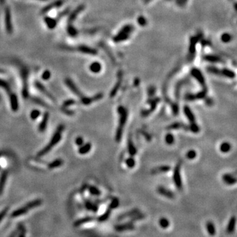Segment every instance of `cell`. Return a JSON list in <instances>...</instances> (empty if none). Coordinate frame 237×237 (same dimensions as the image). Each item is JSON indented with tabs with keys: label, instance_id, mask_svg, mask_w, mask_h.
<instances>
[{
	"label": "cell",
	"instance_id": "obj_1",
	"mask_svg": "<svg viewBox=\"0 0 237 237\" xmlns=\"http://www.w3.org/2000/svg\"><path fill=\"white\" fill-rule=\"evenodd\" d=\"M117 111L119 115V120L118 128L116 130L115 140L117 142H119L122 138L124 127H125L127 121V118H128V111H127V109L125 107L121 106V105L118 107Z\"/></svg>",
	"mask_w": 237,
	"mask_h": 237
},
{
	"label": "cell",
	"instance_id": "obj_2",
	"mask_svg": "<svg viewBox=\"0 0 237 237\" xmlns=\"http://www.w3.org/2000/svg\"><path fill=\"white\" fill-rule=\"evenodd\" d=\"M64 129V126L63 125H60L59 127H58L56 132L55 133L54 135L52 138V139L51 140L50 144L46 146L43 148L42 150H41L40 152H39V154H38V157H40V156H43L45 154H47L50 150L51 149H52L54 146H56L59 141L61 140V133H62V131Z\"/></svg>",
	"mask_w": 237,
	"mask_h": 237
},
{
	"label": "cell",
	"instance_id": "obj_3",
	"mask_svg": "<svg viewBox=\"0 0 237 237\" xmlns=\"http://www.w3.org/2000/svg\"><path fill=\"white\" fill-rule=\"evenodd\" d=\"M183 111L184 114H185L186 117H187V118L188 119L190 123H191V125L189 126V130H191L192 132L194 133H199L200 128L196 122L195 116L192 111L191 109L187 106V105H186L183 108Z\"/></svg>",
	"mask_w": 237,
	"mask_h": 237
},
{
	"label": "cell",
	"instance_id": "obj_4",
	"mask_svg": "<svg viewBox=\"0 0 237 237\" xmlns=\"http://www.w3.org/2000/svg\"><path fill=\"white\" fill-rule=\"evenodd\" d=\"M181 165L182 163L181 162L178 163L175 167L173 171V181L176 187L180 191H181L182 188H183V183H182V178L181 175Z\"/></svg>",
	"mask_w": 237,
	"mask_h": 237
},
{
	"label": "cell",
	"instance_id": "obj_5",
	"mask_svg": "<svg viewBox=\"0 0 237 237\" xmlns=\"http://www.w3.org/2000/svg\"><path fill=\"white\" fill-rule=\"evenodd\" d=\"M40 204H41V201L39 200H35V201H33V202H31L30 203H28L27 205H26L24 207H22V208H20L15 211H14L12 214V216L13 217L19 216H21V215H23L26 212H27L29 209L34 208V207L40 205Z\"/></svg>",
	"mask_w": 237,
	"mask_h": 237
},
{
	"label": "cell",
	"instance_id": "obj_6",
	"mask_svg": "<svg viewBox=\"0 0 237 237\" xmlns=\"http://www.w3.org/2000/svg\"><path fill=\"white\" fill-rule=\"evenodd\" d=\"M5 16L6 30L9 34H11L13 32V26L11 23V12L9 8L5 9Z\"/></svg>",
	"mask_w": 237,
	"mask_h": 237
},
{
	"label": "cell",
	"instance_id": "obj_7",
	"mask_svg": "<svg viewBox=\"0 0 237 237\" xmlns=\"http://www.w3.org/2000/svg\"><path fill=\"white\" fill-rule=\"evenodd\" d=\"M207 90H203L202 92H200L195 94H188L186 96V100L187 101H194L199 99H203L206 96Z\"/></svg>",
	"mask_w": 237,
	"mask_h": 237
},
{
	"label": "cell",
	"instance_id": "obj_8",
	"mask_svg": "<svg viewBox=\"0 0 237 237\" xmlns=\"http://www.w3.org/2000/svg\"><path fill=\"white\" fill-rule=\"evenodd\" d=\"M158 192L162 196L169 199H173L175 196V194L172 191H169V190L163 187H159L158 188Z\"/></svg>",
	"mask_w": 237,
	"mask_h": 237
},
{
	"label": "cell",
	"instance_id": "obj_9",
	"mask_svg": "<svg viewBox=\"0 0 237 237\" xmlns=\"http://www.w3.org/2000/svg\"><path fill=\"white\" fill-rule=\"evenodd\" d=\"M65 82H66L67 85L69 87V88H70V89L76 95V96H78V97L81 98H82L84 97V96H82V93L80 92L79 90H78V88H76V86H75V84L72 82L70 79L67 78Z\"/></svg>",
	"mask_w": 237,
	"mask_h": 237
},
{
	"label": "cell",
	"instance_id": "obj_10",
	"mask_svg": "<svg viewBox=\"0 0 237 237\" xmlns=\"http://www.w3.org/2000/svg\"><path fill=\"white\" fill-rule=\"evenodd\" d=\"M168 129H184L185 130H189V126L181 122H176L171 124L167 127Z\"/></svg>",
	"mask_w": 237,
	"mask_h": 237
},
{
	"label": "cell",
	"instance_id": "obj_11",
	"mask_svg": "<svg viewBox=\"0 0 237 237\" xmlns=\"http://www.w3.org/2000/svg\"><path fill=\"white\" fill-rule=\"evenodd\" d=\"M223 181L228 185H233L236 183V178L231 174H225L223 176Z\"/></svg>",
	"mask_w": 237,
	"mask_h": 237
},
{
	"label": "cell",
	"instance_id": "obj_12",
	"mask_svg": "<svg viewBox=\"0 0 237 237\" xmlns=\"http://www.w3.org/2000/svg\"><path fill=\"white\" fill-rule=\"evenodd\" d=\"M206 230L208 235L211 236H213L216 234V229L214 223L211 221H208L206 223Z\"/></svg>",
	"mask_w": 237,
	"mask_h": 237
},
{
	"label": "cell",
	"instance_id": "obj_13",
	"mask_svg": "<svg viewBox=\"0 0 237 237\" xmlns=\"http://www.w3.org/2000/svg\"><path fill=\"white\" fill-rule=\"evenodd\" d=\"M235 226H236V217L235 216L232 217L230 220H229L228 225H227V231L229 234H231L233 232H234L235 229Z\"/></svg>",
	"mask_w": 237,
	"mask_h": 237
},
{
	"label": "cell",
	"instance_id": "obj_14",
	"mask_svg": "<svg viewBox=\"0 0 237 237\" xmlns=\"http://www.w3.org/2000/svg\"><path fill=\"white\" fill-rule=\"evenodd\" d=\"M171 170V167L169 165H162V166H160L158 167H156V168L152 170V173L155 175V174H158L159 173H165V172H168Z\"/></svg>",
	"mask_w": 237,
	"mask_h": 237
},
{
	"label": "cell",
	"instance_id": "obj_15",
	"mask_svg": "<svg viewBox=\"0 0 237 237\" xmlns=\"http://www.w3.org/2000/svg\"><path fill=\"white\" fill-rule=\"evenodd\" d=\"M134 229V225L131 223H125L117 225L116 227V229L118 231H125L128 230H132Z\"/></svg>",
	"mask_w": 237,
	"mask_h": 237
},
{
	"label": "cell",
	"instance_id": "obj_16",
	"mask_svg": "<svg viewBox=\"0 0 237 237\" xmlns=\"http://www.w3.org/2000/svg\"><path fill=\"white\" fill-rule=\"evenodd\" d=\"M63 3V1H62V0H58V1L54 2L52 4H50V5H48L47 7H45L44 9H43V11L42 13H46L47 11H49L50 9H52L53 8H55V7H59L62 5V3Z\"/></svg>",
	"mask_w": 237,
	"mask_h": 237
},
{
	"label": "cell",
	"instance_id": "obj_17",
	"mask_svg": "<svg viewBox=\"0 0 237 237\" xmlns=\"http://www.w3.org/2000/svg\"><path fill=\"white\" fill-rule=\"evenodd\" d=\"M10 99H11V107L14 111H16L18 109V101L17 96L14 94L10 95Z\"/></svg>",
	"mask_w": 237,
	"mask_h": 237
},
{
	"label": "cell",
	"instance_id": "obj_18",
	"mask_svg": "<svg viewBox=\"0 0 237 237\" xmlns=\"http://www.w3.org/2000/svg\"><path fill=\"white\" fill-rule=\"evenodd\" d=\"M48 118H49V114H47V113H46V114H44V116H43L42 121L40 125V127H39V130L40 131V132H43V131L46 128V125H47V121H48Z\"/></svg>",
	"mask_w": 237,
	"mask_h": 237
},
{
	"label": "cell",
	"instance_id": "obj_19",
	"mask_svg": "<svg viewBox=\"0 0 237 237\" xmlns=\"http://www.w3.org/2000/svg\"><path fill=\"white\" fill-rule=\"evenodd\" d=\"M231 144L227 142H223L219 146L220 151L223 153H227L231 150Z\"/></svg>",
	"mask_w": 237,
	"mask_h": 237
},
{
	"label": "cell",
	"instance_id": "obj_20",
	"mask_svg": "<svg viewBox=\"0 0 237 237\" xmlns=\"http://www.w3.org/2000/svg\"><path fill=\"white\" fill-rule=\"evenodd\" d=\"M91 148H92V145H91V144L87 143L82 146L81 148H80V149H78V152L81 154H86L90 151Z\"/></svg>",
	"mask_w": 237,
	"mask_h": 237
},
{
	"label": "cell",
	"instance_id": "obj_21",
	"mask_svg": "<svg viewBox=\"0 0 237 237\" xmlns=\"http://www.w3.org/2000/svg\"><path fill=\"white\" fill-rule=\"evenodd\" d=\"M159 224L160 227H161V228H162L163 229H166L169 227L170 222L167 218L162 217L159 219Z\"/></svg>",
	"mask_w": 237,
	"mask_h": 237
},
{
	"label": "cell",
	"instance_id": "obj_22",
	"mask_svg": "<svg viewBox=\"0 0 237 237\" xmlns=\"http://www.w3.org/2000/svg\"><path fill=\"white\" fill-rule=\"evenodd\" d=\"M128 149H129V154H130V155L131 156L133 157V156L136 155V149L135 146H134V145L133 144V141L131 140H129V142H128Z\"/></svg>",
	"mask_w": 237,
	"mask_h": 237
},
{
	"label": "cell",
	"instance_id": "obj_23",
	"mask_svg": "<svg viewBox=\"0 0 237 237\" xmlns=\"http://www.w3.org/2000/svg\"><path fill=\"white\" fill-rule=\"evenodd\" d=\"M7 173L3 172L1 178H0V194L2 193L3 188H4V184L7 179Z\"/></svg>",
	"mask_w": 237,
	"mask_h": 237
},
{
	"label": "cell",
	"instance_id": "obj_24",
	"mask_svg": "<svg viewBox=\"0 0 237 237\" xmlns=\"http://www.w3.org/2000/svg\"><path fill=\"white\" fill-rule=\"evenodd\" d=\"M36 87H37V88H38L41 91V92H42L43 94H46V96H47L50 98H51V99L53 100V101H55V99L53 98V97L52 96H51V94H50L48 92H47V91L46 90V88L41 85L40 83L38 82H36Z\"/></svg>",
	"mask_w": 237,
	"mask_h": 237
},
{
	"label": "cell",
	"instance_id": "obj_25",
	"mask_svg": "<svg viewBox=\"0 0 237 237\" xmlns=\"http://www.w3.org/2000/svg\"><path fill=\"white\" fill-rule=\"evenodd\" d=\"M138 214V210H132L131 211H130V212H127V213H124L123 215H122V216H121L120 219H125L127 217H134V216H137Z\"/></svg>",
	"mask_w": 237,
	"mask_h": 237
},
{
	"label": "cell",
	"instance_id": "obj_26",
	"mask_svg": "<svg viewBox=\"0 0 237 237\" xmlns=\"http://www.w3.org/2000/svg\"><path fill=\"white\" fill-rule=\"evenodd\" d=\"M62 164H63V161H62L61 159H56V160H55L54 162H53L52 163H51L50 164L49 168L50 169L56 168V167H59L60 165H62Z\"/></svg>",
	"mask_w": 237,
	"mask_h": 237
},
{
	"label": "cell",
	"instance_id": "obj_27",
	"mask_svg": "<svg viewBox=\"0 0 237 237\" xmlns=\"http://www.w3.org/2000/svg\"><path fill=\"white\" fill-rule=\"evenodd\" d=\"M125 163L127 164V165L128 166L129 168H133V167L135 166V164H136V162L134 159L133 158V157H130V158H127L125 161Z\"/></svg>",
	"mask_w": 237,
	"mask_h": 237
},
{
	"label": "cell",
	"instance_id": "obj_28",
	"mask_svg": "<svg viewBox=\"0 0 237 237\" xmlns=\"http://www.w3.org/2000/svg\"><path fill=\"white\" fill-rule=\"evenodd\" d=\"M165 142L167 144L171 145L174 143L175 142V137L172 134L168 133L165 136Z\"/></svg>",
	"mask_w": 237,
	"mask_h": 237
},
{
	"label": "cell",
	"instance_id": "obj_29",
	"mask_svg": "<svg viewBox=\"0 0 237 237\" xmlns=\"http://www.w3.org/2000/svg\"><path fill=\"white\" fill-rule=\"evenodd\" d=\"M45 21H45L46 23L47 24V27H48L49 28H53L55 27V26H56V21H55V20L51 19V18H48V17L46 18Z\"/></svg>",
	"mask_w": 237,
	"mask_h": 237
},
{
	"label": "cell",
	"instance_id": "obj_30",
	"mask_svg": "<svg viewBox=\"0 0 237 237\" xmlns=\"http://www.w3.org/2000/svg\"><path fill=\"white\" fill-rule=\"evenodd\" d=\"M82 7H78V8L77 9H76L75 11L72 13V14H71V15L70 16V17H69V22H72L75 19H76V15H77V14L81 12V11L82 10Z\"/></svg>",
	"mask_w": 237,
	"mask_h": 237
},
{
	"label": "cell",
	"instance_id": "obj_31",
	"mask_svg": "<svg viewBox=\"0 0 237 237\" xmlns=\"http://www.w3.org/2000/svg\"><path fill=\"white\" fill-rule=\"evenodd\" d=\"M101 69V66L100 64H98V63H94L92 65L90 66V70L94 72H98L100 71Z\"/></svg>",
	"mask_w": 237,
	"mask_h": 237
},
{
	"label": "cell",
	"instance_id": "obj_32",
	"mask_svg": "<svg viewBox=\"0 0 237 237\" xmlns=\"http://www.w3.org/2000/svg\"><path fill=\"white\" fill-rule=\"evenodd\" d=\"M78 50L81 51V52H83V53H94V51L93 50H91L90 48H88V47H85V46H81V47H78Z\"/></svg>",
	"mask_w": 237,
	"mask_h": 237
},
{
	"label": "cell",
	"instance_id": "obj_33",
	"mask_svg": "<svg viewBox=\"0 0 237 237\" xmlns=\"http://www.w3.org/2000/svg\"><path fill=\"white\" fill-rule=\"evenodd\" d=\"M197 155L196 152L194 149H191V150H189L187 154V158L189 159H194Z\"/></svg>",
	"mask_w": 237,
	"mask_h": 237
},
{
	"label": "cell",
	"instance_id": "obj_34",
	"mask_svg": "<svg viewBox=\"0 0 237 237\" xmlns=\"http://www.w3.org/2000/svg\"><path fill=\"white\" fill-rule=\"evenodd\" d=\"M119 204V201L117 198H115L112 200V202H111L110 205H109V209L113 210L115 209L116 207H117Z\"/></svg>",
	"mask_w": 237,
	"mask_h": 237
},
{
	"label": "cell",
	"instance_id": "obj_35",
	"mask_svg": "<svg viewBox=\"0 0 237 237\" xmlns=\"http://www.w3.org/2000/svg\"><path fill=\"white\" fill-rule=\"evenodd\" d=\"M89 191H90L91 194H93V195L100 196L101 194V192L100 191V190L95 187H90L89 188Z\"/></svg>",
	"mask_w": 237,
	"mask_h": 237
},
{
	"label": "cell",
	"instance_id": "obj_36",
	"mask_svg": "<svg viewBox=\"0 0 237 237\" xmlns=\"http://www.w3.org/2000/svg\"><path fill=\"white\" fill-rule=\"evenodd\" d=\"M40 111L38 110H36L35 109V110H33L31 112L30 117L32 119H36V118L38 117V116L40 115Z\"/></svg>",
	"mask_w": 237,
	"mask_h": 237
},
{
	"label": "cell",
	"instance_id": "obj_37",
	"mask_svg": "<svg viewBox=\"0 0 237 237\" xmlns=\"http://www.w3.org/2000/svg\"><path fill=\"white\" fill-rule=\"evenodd\" d=\"M111 210H108L106 212H105L103 216H101V218H100V220L101 221H104V220H105V219H107L109 217V215H110V213H111Z\"/></svg>",
	"mask_w": 237,
	"mask_h": 237
},
{
	"label": "cell",
	"instance_id": "obj_38",
	"mask_svg": "<svg viewBox=\"0 0 237 237\" xmlns=\"http://www.w3.org/2000/svg\"><path fill=\"white\" fill-rule=\"evenodd\" d=\"M75 104V101L72 100H67L66 101H65V103L63 104V107H67L69 106V105H71V104Z\"/></svg>",
	"mask_w": 237,
	"mask_h": 237
},
{
	"label": "cell",
	"instance_id": "obj_39",
	"mask_svg": "<svg viewBox=\"0 0 237 237\" xmlns=\"http://www.w3.org/2000/svg\"><path fill=\"white\" fill-rule=\"evenodd\" d=\"M42 77L44 79V80H47L49 79V78L50 77V72L48 71H46L44 72H43V74L42 75Z\"/></svg>",
	"mask_w": 237,
	"mask_h": 237
},
{
	"label": "cell",
	"instance_id": "obj_40",
	"mask_svg": "<svg viewBox=\"0 0 237 237\" xmlns=\"http://www.w3.org/2000/svg\"><path fill=\"white\" fill-rule=\"evenodd\" d=\"M155 88H150V89H149V91H148V96H149V98L152 97V96H154V94H155Z\"/></svg>",
	"mask_w": 237,
	"mask_h": 237
},
{
	"label": "cell",
	"instance_id": "obj_41",
	"mask_svg": "<svg viewBox=\"0 0 237 237\" xmlns=\"http://www.w3.org/2000/svg\"><path fill=\"white\" fill-rule=\"evenodd\" d=\"M76 143L78 146H81L83 144V139L81 137H78L76 138Z\"/></svg>",
	"mask_w": 237,
	"mask_h": 237
},
{
	"label": "cell",
	"instance_id": "obj_42",
	"mask_svg": "<svg viewBox=\"0 0 237 237\" xmlns=\"http://www.w3.org/2000/svg\"><path fill=\"white\" fill-rule=\"evenodd\" d=\"M206 102L208 105H212V104L213 103V100L211 99H210V98H207V99H206Z\"/></svg>",
	"mask_w": 237,
	"mask_h": 237
},
{
	"label": "cell",
	"instance_id": "obj_43",
	"mask_svg": "<svg viewBox=\"0 0 237 237\" xmlns=\"http://www.w3.org/2000/svg\"><path fill=\"white\" fill-rule=\"evenodd\" d=\"M7 209H6V210H3L2 212L1 213V214H0V220L2 219L4 217V216L6 214V213H7Z\"/></svg>",
	"mask_w": 237,
	"mask_h": 237
},
{
	"label": "cell",
	"instance_id": "obj_44",
	"mask_svg": "<svg viewBox=\"0 0 237 237\" xmlns=\"http://www.w3.org/2000/svg\"><path fill=\"white\" fill-rule=\"evenodd\" d=\"M2 155V154H0V155Z\"/></svg>",
	"mask_w": 237,
	"mask_h": 237
}]
</instances>
